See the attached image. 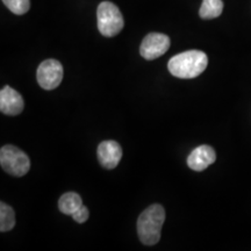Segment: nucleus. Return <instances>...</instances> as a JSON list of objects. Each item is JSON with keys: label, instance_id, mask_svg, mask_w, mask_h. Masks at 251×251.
<instances>
[{"label": "nucleus", "instance_id": "1", "mask_svg": "<svg viewBox=\"0 0 251 251\" xmlns=\"http://www.w3.org/2000/svg\"><path fill=\"white\" fill-rule=\"evenodd\" d=\"M208 64V57L200 50H188L169 61L168 68L172 76L181 79H192L202 74Z\"/></svg>", "mask_w": 251, "mask_h": 251}, {"label": "nucleus", "instance_id": "2", "mask_svg": "<svg viewBox=\"0 0 251 251\" xmlns=\"http://www.w3.org/2000/svg\"><path fill=\"white\" fill-rule=\"evenodd\" d=\"M165 211L158 203L147 207L137 220V234L140 241L146 246H155L161 238Z\"/></svg>", "mask_w": 251, "mask_h": 251}, {"label": "nucleus", "instance_id": "3", "mask_svg": "<svg viewBox=\"0 0 251 251\" xmlns=\"http://www.w3.org/2000/svg\"><path fill=\"white\" fill-rule=\"evenodd\" d=\"M98 29L101 35L113 37L118 35L125 26L124 17L117 5L111 1L100 2L97 9Z\"/></svg>", "mask_w": 251, "mask_h": 251}, {"label": "nucleus", "instance_id": "4", "mask_svg": "<svg viewBox=\"0 0 251 251\" xmlns=\"http://www.w3.org/2000/svg\"><path fill=\"white\" fill-rule=\"evenodd\" d=\"M0 165L5 172L14 176L23 177L29 171V157L14 146H4L0 150Z\"/></svg>", "mask_w": 251, "mask_h": 251}, {"label": "nucleus", "instance_id": "5", "mask_svg": "<svg viewBox=\"0 0 251 251\" xmlns=\"http://www.w3.org/2000/svg\"><path fill=\"white\" fill-rule=\"evenodd\" d=\"M36 79L39 85L47 91L57 89L63 79L62 64L56 59L43 61L37 68Z\"/></svg>", "mask_w": 251, "mask_h": 251}, {"label": "nucleus", "instance_id": "6", "mask_svg": "<svg viewBox=\"0 0 251 251\" xmlns=\"http://www.w3.org/2000/svg\"><path fill=\"white\" fill-rule=\"evenodd\" d=\"M170 37L161 33H150L144 37L140 47V54L144 59L152 61L164 55L170 48Z\"/></svg>", "mask_w": 251, "mask_h": 251}, {"label": "nucleus", "instance_id": "7", "mask_svg": "<svg viewBox=\"0 0 251 251\" xmlns=\"http://www.w3.org/2000/svg\"><path fill=\"white\" fill-rule=\"evenodd\" d=\"M99 163L105 169L112 170L117 168L122 157V148L115 141H103L97 150Z\"/></svg>", "mask_w": 251, "mask_h": 251}, {"label": "nucleus", "instance_id": "8", "mask_svg": "<svg viewBox=\"0 0 251 251\" xmlns=\"http://www.w3.org/2000/svg\"><path fill=\"white\" fill-rule=\"evenodd\" d=\"M25 102L21 94L9 86L0 91V111L6 115H19L24 111Z\"/></svg>", "mask_w": 251, "mask_h": 251}, {"label": "nucleus", "instance_id": "9", "mask_svg": "<svg viewBox=\"0 0 251 251\" xmlns=\"http://www.w3.org/2000/svg\"><path fill=\"white\" fill-rule=\"evenodd\" d=\"M216 159L215 150L209 146H200L187 157L188 168L194 171H203Z\"/></svg>", "mask_w": 251, "mask_h": 251}, {"label": "nucleus", "instance_id": "10", "mask_svg": "<svg viewBox=\"0 0 251 251\" xmlns=\"http://www.w3.org/2000/svg\"><path fill=\"white\" fill-rule=\"evenodd\" d=\"M81 206H83L81 198L79 194L75 192L64 193L58 200V208L63 214L72 215Z\"/></svg>", "mask_w": 251, "mask_h": 251}, {"label": "nucleus", "instance_id": "11", "mask_svg": "<svg viewBox=\"0 0 251 251\" xmlns=\"http://www.w3.org/2000/svg\"><path fill=\"white\" fill-rule=\"evenodd\" d=\"M224 11L222 0H202L201 7L199 9V15L205 20H211L220 17Z\"/></svg>", "mask_w": 251, "mask_h": 251}, {"label": "nucleus", "instance_id": "12", "mask_svg": "<svg viewBox=\"0 0 251 251\" xmlns=\"http://www.w3.org/2000/svg\"><path fill=\"white\" fill-rule=\"evenodd\" d=\"M15 226L14 209L7 203L0 202V231H9Z\"/></svg>", "mask_w": 251, "mask_h": 251}, {"label": "nucleus", "instance_id": "13", "mask_svg": "<svg viewBox=\"0 0 251 251\" xmlns=\"http://www.w3.org/2000/svg\"><path fill=\"white\" fill-rule=\"evenodd\" d=\"M6 7L12 13L17 15H23L29 11L30 1L29 0H2Z\"/></svg>", "mask_w": 251, "mask_h": 251}, {"label": "nucleus", "instance_id": "14", "mask_svg": "<svg viewBox=\"0 0 251 251\" xmlns=\"http://www.w3.org/2000/svg\"><path fill=\"white\" fill-rule=\"evenodd\" d=\"M71 216L75 221L78 222V224H84V222L87 221V219H89V216H90L89 208L83 205L79 209H77V211L75 212Z\"/></svg>", "mask_w": 251, "mask_h": 251}]
</instances>
